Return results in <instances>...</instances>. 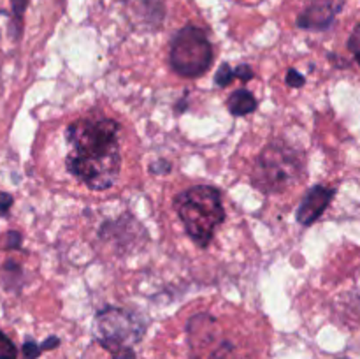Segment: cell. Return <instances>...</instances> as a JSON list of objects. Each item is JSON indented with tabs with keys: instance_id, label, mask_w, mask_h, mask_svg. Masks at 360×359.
<instances>
[{
	"instance_id": "obj_3",
	"label": "cell",
	"mask_w": 360,
	"mask_h": 359,
	"mask_svg": "<svg viewBox=\"0 0 360 359\" xmlns=\"http://www.w3.org/2000/svg\"><path fill=\"white\" fill-rule=\"evenodd\" d=\"M306 176V157L285 141H273L257 157L252 183L264 194H281Z\"/></svg>"
},
{
	"instance_id": "obj_2",
	"label": "cell",
	"mask_w": 360,
	"mask_h": 359,
	"mask_svg": "<svg viewBox=\"0 0 360 359\" xmlns=\"http://www.w3.org/2000/svg\"><path fill=\"white\" fill-rule=\"evenodd\" d=\"M186 234L200 248H207L214 232L225 222L221 192L213 185H193L172 201Z\"/></svg>"
},
{
	"instance_id": "obj_11",
	"label": "cell",
	"mask_w": 360,
	"mask_h": 359,
	"mask_svg": "<svg viewBox=\"0 0 360 359\" xmlns=\"http://www.w3.org/2000/svg\"><path fill=\"white\" fill-rule=\"evenodd\" d=\"M0 273H2L4 285H6L7 289H16L18 285H20L23 271H21V266L18 263H14V260H6L2 270H0Z\"/></svg>"
},
{
	"instance_id": "obj_12",
	"label": "cell",
	"mask_w": 360,
	"mask_h": 359,
	"mask_svg": "<svg viewBox=\"0 0 360 359\" xmlns=\"http://www.w3.org/2000/svg\"><path fill=\"white\" fill-rule=\"evenodd\" d=\"M28 0H11V11H13V21H14V35L20 37L21 27H23V16L27 11Z\"/></svg>"
},
{
	"instance_id": "obj_1",
	"label": "cell",
	"mask_w": 360,
	"mask_h": 359,
	"mask_svg": "<svg viewBox=\"0 0 360 359\" xmlns=\"http://www.w3.org/2000/svg\"><path fill=\"white\" fill-rule=\"evenodd\" d=\"M122 125L102 115H90L70 123L65 130L69 155L67 171L91 190H108L122 171L118 136Z\"/></svg>"
},
{
	"instance_id": "obj_4",
	"label": "cell",
	"mask_w": 360,
	"mask_h": 359,
	"mask_svg": "<svg viewBox=\"0 0 360 359\" xmlns=\"http://www.w3.org/2000/svg\"><path fill=\"white\" fill-rule=\"evenodd\" d=\"M148 322L141 313L120 306H104L95 313V341L111 359H136V347L146 333Z\"/></svg>"
},
{
	"instance_id": "obj_8",
	"label": "cell",
	"mask_w": 360,
	"mask_h": 359,
	"mask_svg": "<svg viewBox=\"0 0 360 359\" xmlns=\"http://www.w3.org/2000/svg\"><path fill=\"white\" fill-rule=\"evenodd\" d=\"M341 6H336L333 0H311L304 9L299 13L295 25L302 30L322 32L333 27L336 14Z\"/></svg>"
},
{
	"instance_id": "obj_15",
	"label": "cell",
	"mask_w": 360,
	"mask_h": 359,
	"mask_svg": "<svg viewBox=\"0 0 360 359\" xmlns=\"http://www.w3.org/2000/svg\"><path fill=\"white\" fill-rule=\"evenodd\" d=\"M44 352V347H42V344H37L35 340H32V338H27L23 344V347H21V354H23V359H37L39 355Z\"/></svg>"
},
{
	"instance_id": "obj_16",
	"label": "cell",
	"mask_w": 360,
	"mask_h": 359,
	"mask_svg": "<svg viewBox=\"0 0 360 359\" xmlns=\"http://www.w3.org/2000/svg\"><path fill=\"white\" fill-rule=\"evenodd\" d=\"M347 46H348V51L354 55L355 62H357L360 65V23L355 25L354 30H352L350 37H348Z\"/></svg>"
},
{
	"instance_id": "obj_19",
	"label": "cell",
	"mask_w": 360,
	"mask_h": 359,
	"mask_svg": "<svg viewBox=\"0 0 360 359\" xmlns=\"http://www.w3.org/2000/svg\"><path fill=\"white\" fill-rule=\"evenodd\" d=\"M150 169L153 175H167V172H171V162L165 160V158H158L151 164Z\"/></svg>"
},
{
	"instance_id": "obj_13",
	"label": "cell",
	"mask_w": 360,
	"mask_h": 359,
	"mask_svg": "<svg viewBox=\"0 0 360 359\" xmlns=\"http://www.w3.org/2000/svg\"><path fill=\"white\" fill-rule=\"evenodd\" d=\"M0 359H18V347L4 331H0Z\"/></svg>"
},
{
	"instance_id": "obj_9",
	"label": "cell",
	"mask_w": 360,
	"mask_h": 359,
	"mask_svg": "<svg viewBox=\"0 0 360 359\" xmlns=\"http://www.w3.org/2000/svg\"><path fill=\"white\" fill-rule=\"evenodd\" d=\"M127 4L141 23H146L148 27H158L165 16L164 0H127Z\"/></svg>"
},
{
	"instance_id": "obj_21",
	"label": "cell",
	"mask_w": 360,
	"mask_h": 359,
	"mask_svg": "<svg viewBox=\"0 0 360 359\" xmlns=\"http://www.w3.org/2000/svg\"><path fill=\"white\" fill-rule=\"evenodd\" d=\"M13 203H14V199H13V196H11V194L0 192V215L9 213Z\"/></svg>"
},
{
	"instance_id": "obj_10",
	"label": "cell",
	"mask_w": 360,
	"mask_h": 359,
	"mask_svg": "<svg viewBox=\"0 0 360 359\" xmlns=\"http://www.w3.org/2000/svg\"><path fill=\"white\" fill-rule=\"evenodd\" d=\"M257 106H259V101H257L255 95L250 90H246V88H239V90H236L234 94L227 99V108L232 116L250 115V113L255 111Z\"/></svg>"
},
{
	"instance_id": "obj_17",
	"label": "cell",
	"mask_w": 360,
	"mask_h": 359,
	"mask_svg": "<svg viewBox=\"0 0 360 359\" xmlns=\"http://www.w3.org/2000/svg\"><path fill=\"white\" fill-rule=\"evenodd\" d=\"M23 243V238L18 231H9L6 232V239H4V245H6L7 250H18Z\"/></svg>"
},
{
	"instance_id": "obj_14",
	"label": "cell",
	"mask_w": 360,
	"mask_h": 359,
	"mask_svg": "<svg viewBox=\"0 0 360 359\" xmlns=\"http://www.w3.org/2000/svg\"><path fill=\"white\" fill-rule=\"evenodd\" d=\"M234 77H236L234 69H232L229 63H224L221 67H218L217 74H214V83H217L218 87H229Z\"/></svg>"
},
{
	"instance_id": "obj_7",
	"label": "cell",
	"mask_w": 360,
	"mask_h": 359,
	"mask_svg": "<svg viewBox=\"0 0 360 359\" xmlns=\"http://www.w3.org/2000/svg\"><path fill=\"white\" fill-rule=\"evenodd\" d=\"M334 196H336V189H329V187L323 185H315L306 192L304 199L299 204L297 211H295V218L301 225L309 227V225L315 224L326 210L329 208V204L333 203Z\"/></svg>"
},
{
	"instance_id": "obj_5",
	"label": "cell",
	"mask_w": 360,
	"mask_h": 359,
	"mask_svg": "<svg viewBox=\"0 0 360 359\" xmlns=\"http://www.w3.org/2000/svg\"><path fill=\"white\" fill-rule=\"evenodd\" d=\"M213 58V44L204 28L185 25L171 39L169 65L181 77L193 80L202 76L211 67Z\"/></svg>"
},
{
	"instance_id": "obj_18",
	"label": "cell",
	"mask_w": 360,
	"mask_h": 359,
	"mask_svg": "<svg viewBox=\"0 0 360 359\" xmlns=\"http://www.w3.org/2000/svg\"><path fill=\"white\" fill-rule=\"evenodd\" d=\"M304 83H306V77L302 76V74L299 73L297 69L288 70V73H287V84H288V87L301 88V87H304Z\"/></svg>"
},
{
	"instance_id": "obj_6",
	"label": "cell",
	"mask_w": 360,
	"mask_h": 359,
	"mask_svg": "<svg viewBox=\"0 0 360 359\" xmlns=\"http://www.w3.org/2000/svg\"><path fill=\"white\" fill-rule=\"evenodd\" d=\"M190 359H225L234 344L221 331L220 322L210 313H197L186 324Z\"/></svg>"
},
{
	"instance_id": "obj_20",
	"label": "cell",
	"mask_w": 360,
	"mask_h": 359,
	"mask_svg": "<svg viewBox=\"0 0 360 359\" xmlns=\"http://www.w3.org/2000/svg\"><path fill=\"white\" fill-rule=\"evenodd\" d=\"M234 74L238 80L241 81H250L253 76H255V73H253V69L250 65H246V63H241V65H238V69H234Z\"/></svg>"
}]
</instances>
